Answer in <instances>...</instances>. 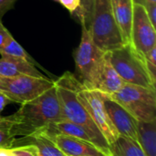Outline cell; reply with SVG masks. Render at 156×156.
I'll return each instance as SVG.
<instances>
[{"label":"cell","mask_w":156,"mask_h":156,"mask_svg":"<svg viewBox=\"0 0 156 156\" xmlns=\"http://www.w3.org/2000/svg\"><path fill=\"white\" fill-rule=\"evenodd\" d=\"M53 141L68 156H108L92 143L80 138L64 134H56L53 137Z\"/></svg>","instance_id":"8fae6325"},{"label":"cell","mask_w":156,"mask_h":156,"mask_svg":"<svg viewBox=\"0 0 156 156\" xmlns=\"http://www.w3.org/2000/svg\"><path fill=\"white\" fill-rule=\"evenodd\" d=\"M0 156H13L9 149H0Z\"/></svg>","instance_id":"f1b7e54d"},{"label":"cell","mask_w":156,"mask_h":156,"mask_svg":"<svg viewBox=\"0 0 156 156\" xmlns=\"http://www.w3.org/2000/svg\"><path fill=\"white\" fill-rule=\"evenodd\" d=\"M0 53H5V54L10 55V56L19 57V58L32 61L31 58L29 57V55L27 54V52L22 48V46L17 41L15 40V39L12 37V35L9 36V38L5 41V45L0 50Z\"/></svg>","instance_id":"ac0fdd59"},{"label":"cell","mask_w":156,"mask_h":156,"mask_svg":"<svg viewBox=\"0 0 156 156\" xmlns=\"http://www.w3.org/2000/svg\"><path fill=\"white\" fill-rule=\"evenodd\" d=\"M103 104L106 112L119 135L137 141L138 121L124 108L105 94H103Z\"/></svg>","instance_id":"30bf717a"},{"label":"cell","mask_w":156,"mask_h":156,"mask_svg":"<svg viewBox=\"0 0 156 156\" xmlns=\"http://www.w3.org/2000/svg\"><path fill=\"white\" fill-rule=\"evenodd\" d=\"M0 75L18 76L29 75L34 77H45L32 63V61L19 57L0 53Z\"/></svg>","instance_id":"7c38bea8"},{"label":"cell","mask_w":156,"mask_h":156,"mask_svg":"<svg viewBox=\"0 0 156 156\" xmlns=\"http://www.w3.org/2000/svg\"><path fill=\"white\" fill-rule=\"evenodd\" d=\"M10 102H11V101H10L6 97H5L3 94L0 93V118H1V112L4 110L5 107L7 104H9Z\"/></svg>","instance_id":"4316f807"},{"label":"cell","mask_w":156,"mask_h":156,"mask_svg":"<svg viewBox=\"0 0 156 156\" xmlns=\"http://www.w3.org/2000/svg\"><path fill=\"white\" fill-rule=\"evenodd\" d=\"M137 142L146 156H156V120L137 122Z\"/></svg>","instance_id":"2e32d148"},{"label":"cell","mask_w":156,"mask_h":156,"mask_svg":"<svg viewBox=\"0 0 156 156\" xmlns=\"http://www.w3.org/2000/svg\"><path fill=\"white\" fill-rule=\"evenodd\" d=\"M54 1H58V0H54Z\"/></svg>","instance_id":"4dcf8cb0"},{"label":"cell","mask_w":156,"mask_h":156,"mask_svg":"<svg viewBox=\"0 0 156 156\" xmlns=\"http://www.w3.org/2000/svg\"><path fill=\"white\" fill-rule=\"evenodd\" d=\"M133 3L145 7L151 4H156V0H133Z\"/></svg>","instance_id":"83f0119b"},{"label":"cell","mask_w":156,"mask_h":156,"mask_svg":"<svg viewBox=\"0 0 156 156\" xmlns=\"http://www.w3.org/2000/svg\"><path fill=\"white\" fill-rule=\"evenodd\" d=\"M62 6H64L70 13H75L80 7V0H58Z\"/></svg>","instance_id":"603a6c76"},{"label":"cell","mask_w":156,"mask_h":156,"mask_svg":"<svg viewBox=\"0 0 156 156\" xmlns=\"http://www.w3.org/2000/svg\"><path fill=\"white\" fill-rule=\"evenodd\" d=\"M146 67L151 75L152 80L156 82V47L153 48L144 55Z\"/></svg>","instance_id":"ffe728a7"},{"label":"cell","mask_w":156,"mask_h":156,"mask_svg":"<svg viewBox=\"0 0 156 156\" xmlns=\"http://www.w3.org/2000/svg\"><path fill=\"white\" fill-rule=\"evenodd\" d=\"M81 27V40L74 53L75 66L82 85L92 88L102 67L105 52L94 44L89 29L83 24Z\"/></svg>","instance_id":"8992f818"},{"label":"cell","mask_w":156,"mask_h":156,"mask_svg":"<svg viewBox=\"0 0 156 156\" xmlns=\"http://www.w3.org/2000/svg\"><path fill=\"white\" fill-rule=\"evenodd\" d=\"M14 138H12L5 124H0V149H11Z\"/></svg>","instance_id":"7402d4cb"},{"label":"cell","mask_w":156,"mask_h":156,"mask_svg":"<svg viewBox=\"0 0 156 156\" xmlns=\"http://www.w3.org/2000/svg\"><path fill=\"white\" fill-rule=\"evenodd\" d=\"M5 118L12 138L32 136L46 131L52 123L67 120L61 111L55 85L36 98L21 104L16 113Z\"/></svg>","instance_id":"6da1fadb"},{"label":"cell","mask_w":156,"mask_h":156,"mask_svg":"<svg viewBox=\"0 0 156 156\" xmlns=\"http://www.w3.org/2000/svg\"><path fill=\"white\" fill-rule=\"evenodd\" d=\"M77 97L87 109L96 126L110 145L116 141L119 133L111 121L103 104V94L96 89L86 87L80 82Z\"/></svg>","instance_id":"ba28073f"},{"label":"cell","mask_w":156,"mask_h":156,"mask_svg":"<svg viewBox=\"0 0 156 156\" xmlns=\"http://www.w3.org/2000/svg\"><path fill=\"white\" fill-rule=\"evenodd\" d=\"M131 43L143 55L156 47L155 27L150 21L145 7L136 4H133Z\"/></svg>","instance_id":"9c48e42d"},{"label":"cell","mask_w":156,"mask_h":156,"mask_svg":"<svg viewBox=\"0 0 156 156\" xmlns=\"http://www.w3.org/2000/svg\"><path fill=\"white\" fill-rule=\"evenodd\" d=\"M94 0H80V7L75 12L80 23L83 24L87 29L90 27L92 9H93Z\"/></svg>","instance_id":"d6986e66"},{"label":"cell","mask_w":156,"mask_h":156,"mask_svg":"<svg viewBox=\"0 0 156 156\" xmlns=\"http://www.w3.org/2000/svg\"><path fill=\"white\" fill-rule=\"evenodd\" d=\"M115 21L121 30L124 43H131V30L133 14V0H111Z\"/></svg>","instance_id":"9a60e30c"},{"label":"cell","mask_w":156,"mask_h":156,"mask_svg":"<svg viewBox=\"0 0 156 156\" xmlns=\"http://www.w3.org/2000/svg\"><path fill=\"white\" fill-rule=\"evenodd\" d=\"M125 83L117 74L115 69L110 61L109 51L105 52V58L101 69V72L98 75L97 80L95 81L92 89H96L105 95L111 96L113 93L120 90Z\"/></svg>","instance_id":"4fadbf2b"},{"label":"cell","mask_w":156,"mask_h":156,"mask_svg":"<svg viewBox=\"0 0 156 156\" xmlns=\"http://www.w3.org/2000/svg\"><path fill=\"white\" fill-rule=\"evenodd\" d=\"M16 0H0V21H2L3 16L10 10Z\"/></svg>","instance_id":"cb8c5ba5"},{"label":"cell","mask_w":156,"mask_h":156,"mask_svg":"<svg viewBox=\"0 0 156 156\" xmlns=\"http://www.w3.org/2000/svg\"><path fill=\"white\" fill-rule=\"evenodd\" d=\"M0 124H6L5 123V117H1L0 118Z\"/></svg>","instance_id":"f546056e"},{"label":"cell","mask_w":156,"mask_h":156,"mask_svg":"<svg viewBox=\"0 0 156 156\" xmlns=\"http://www.w3.org/2000/svg\"><path fill=\"white\" fill-rule=\"evenodd\" d=\"M88 29L94 44L104 52L112 51L125 44L115 21L111 0H94Z\"/></svg>","instance_id":"3957f363"},{"label":"cell","mask_w":156,"mask_h":156,"mask_svg":"<svg viewBox=\"0 0 156 156\" xmlns=\"http://www.w3.org/2000/svg\"><path fill=\"white\" fill-rule=\"evenodd\" d=\"M9 151L13 156H38L37 148L32 144L15 147L9 149Z\"/></svg>","instance_id":"44dd1931"},{"label":"cell","mask_w":156,"mask_h":156,"mask_svg":"<svg viewBox=\"0 0 156 156\" xmlns=\"http://www.w3.org/2000/svg\"><path fill=\"white\" fill-rule=\"evenodd\" d=\"M80 84V81L69 72H66L58 80L54 81L63 116L67 120H69L84 129L92 143L110 156L109 144L87 109L77 97Z\"/></svg>","instance_id":"7a4b0ae2"},{"label":"cell","mask_w":156,"mask_h":156,"mask_svg":"<svg viewBox=\"0 0 156 156\" xmlns=\"http://www.w3.org/2000/svg\"><path fill=\"white\" fill-rule=\"evenodd\" d=\"M109 151L110 156H146L137 141L122 135L109 145Z\"/></svg>","instance_id":"e0dca14e"},{"label":"cell","mask_w":156,"mask_h":156,"mask_svg":"<svg viewBox=\"0 0 156 156\" xmlns=\"http://www.w3.org/2000/svg\"><path fill=\"white\" fill-rule=\"evenodd\" d=\"M10 35H11L10 32L5 29L2 21H0V50L3 48V46L5 45V41L7 40Z\"/></svg>","instance_id":"484cf974"},{"label":"cell","mask_w":156,"mask_h":156,"mask_svg":"<svg viewBox=\"0 0 156 156\" xmlns=\"http://www.w3.org/2000/svg\"><path fill=\"white\" fill-rule=\"evenodd\" d=\"M109 97L124 108L137 121L156 120L155 89L125 83L120 90Z\"/></svg>","instance_id":"5b68a950"},{"label":"cell","mask_w":156,"mask_h":156,"mask_svg":"<svg viewBox=\"0 0 156 156\" xmlns=\"http://www.w3.org/2000/svg\"><path fill=\"white\" fill-rule=\"evenodd\" d=\"M109 53L111 63L124 83L155 89V83L148 72L144 55L136 51L132 43H126Z\"/></svg>","instance_id":"277c9868"},{"label":"cell","mask_w":156,"mask_h":156,"mask_svg":"<svg viewBox=\"0 0 156 156\" xmlns=\"http://www.w3.org/2000/svg\"><path fill=\"white\" fill-rule=\"evenodd\" d=\"M146 13L148 15V17L152 24L155 27L156 25V4H151L147 6H145Z\"/></svg>","instance_id":"d4e9b609"},{"label":"cell","mask_w":156,"mask_h":156,"mask_svg":"<svg viewBox=\"0 0 156 156\" xmlns=\"http://www.w3.org/2000/svg\"><path fill=\"white\" fill-rule=\"evenodd\" d=\"M54 86V81L29 75L1 76L0 93L11 102L19 104L30 101Z\"/></svg>","instance_id":"52a82bcc"},{"label":"cell","mask_w":156,"mask_h":156,"mask_svg":"<svg viewBox=\"0 0 156 156\" xmlns=\"http://www.w3.org/2000/svg\"><path fill=\"white\" fill-rule=\"evenodd\" d=\"M28 144H32L37 148L38 156H68L55 144L53 138L45 132H38L27 137L14 138L12 148Z\"/></svg>","instance_id":"5bb4252c"}]
</instances>
